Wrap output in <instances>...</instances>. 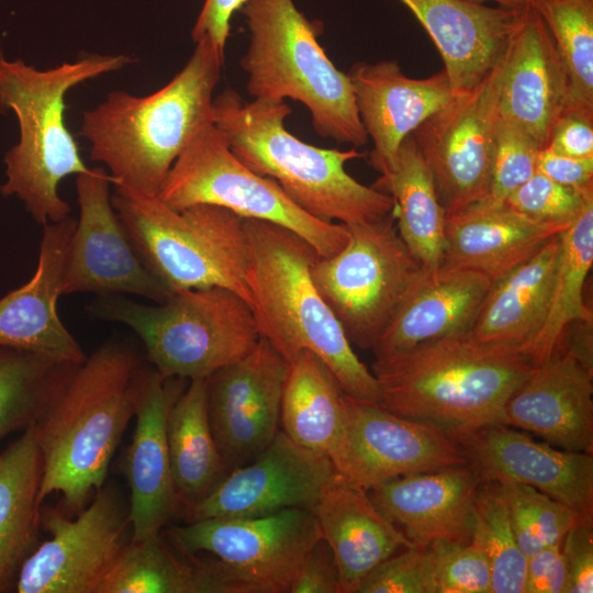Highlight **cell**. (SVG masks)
I'll list each match as a JSON object with an SVG mask.
<instances>
[{
    "label": "cell",
    "instance_id": "50",
    "mask_svg": "<svg viewBox=\"0 0 593 593\" xmlns=\"http://www.w3.org/2000/svg\"><path fill=\"white\" fill-rule=\"evenodd\" d=\"M246 0H204L191 30L193 42L200 37L211 41L216 51L225 57V46L230 36L231 18L240 10Z\"/></svg>",
    "mask_w": 593,
    "mask_h": 593
},
{
    "label": "cell",
    "instance_id": "39",
    "mask_svg": "<svg viewBox=\"0 0 593 593\" xmlns=\"http://www.w3.org/2000/svg\"><path fill=\"white\" fill-rule=\"evenodd\" d=\"M471 542L488 558L491 593H525L527 558L517 545L497 481H482L477 490Z\"/></svg>",
    "mask_w": 593,
    "mask_h": 593
},
{
    "label": "cell",
    "instance_id": "34",
    "mask_svg": "<svg viewBox=\"0 0 593 593\" xmlns=\"http://www.w3.org/2000/svg\"><path fill=\"white\" fill-rule=\"evenodd\" d=\"M372 187L392 198L398 232L414 258L427 270L439 268L446 211L412 134L403 139L395 167Z\"/></svg>",
    "mask_w": 593,
    "mask_h": 593
},
{
    "label": "cell",
    "instance_id": "41",
    "mask_svg": "<svg viewBox=\"0 0 593 593\" xmlns=\"http://www.w3.org/2000/svg\"><path fill=\"white\" fill-rule=\"evenodd\" d=\"M541 149L526 131L499 115L491 183L485 199L504 203L537 172Z\"/></svg>",
    "mask_w": 593,
    "mask_h": 593
},
{
    "label": "cell",
    "instance_id": "29",
    "mask_svg": "<svg viewBox=\"0 0 593 593\" xmlns=\"http://www.w3.org/2000/svg\"><path fill=\"white\" fill-rule=\"evenodd\" d=\"M312 511L322 538L333 551L342 593H357L363 579L381 562L414 546L374 505L367 490L338 472Z\"/></svg>",
    "mask_w": 593,
    "mask_h": 593
},
{
    "label": "cell",
    "instance_id": "24",
    "mask_svg": "<svg viewBox=\"0 0 593 593\" xmlns=\"http://www.w3.org/2000/svg\"><path fill=\"white\" fill-rule=\"evenodd\" d=\"M593 370L566 348L534 366L504 407L506 425L560 449L593 451Z\"/></svg>",
    "mask_w": 593,
    "mask_h": 593
},
{
    "label": "cell",
    "instance_id": "26",
    "mask_svg": "<svg viewBox=\"0 0 593 593\" xmlns=\"http://www.w3.org/2000/svg\"><path fill=\"white\" fill-rule=\"evenodd\" d=\"M399 1L434 42L457 91L473 88L499 64L521 10L468 0Z\"/></svg>",
    "mask_w": 593,
    "mask_h": 593
},
{
    "label": "cell",
    "instance_id": "23",
    "mask_svg": "<svg viewBox=\"0 0 593 593\" xmlns=\"http://www.w3.org/2000/svg\"><path fill=\"white\" fill-rule=\"evenodd\" d=\"M76 221L68 216L43 225L32 278L0 299V346L26 349L81 363L87 356L61 322L57 302Z\"/></svg>",
    "mask_w": 593,
    "mask_h": 593
},
{
    "label": "cell",
    "instance_id": "40",
    "mask_svg": "<svg viewBox=\"0 0 593 593\" xmlns=\"http://www.w3.org/2000/svg\"><path fill=\"white\" fill-rule=\"evenodd\" d=\"M517 545L526 558L561 544L579 515L548 494L523 483L500 482Z\"/></svg>",
    "mask_w": 593,
    "mask_h": 593
},
{
    "label": "cell",
    "instance_id": "4",
    "mask_svg": "<svg viewBox=\"0 0 593 593\" xmlns=\"http://www.w3.org/2000/svg\"><path fill=\"white\" fill-rule=\"evenodd\" d=\"M243 223L246 282L260 336L288 362L302 350L313 353L347 395L378 404L374 376L313 282L316 250L283 226L254 219Z\"/></svg>",
    "mask_w": 593,
    "mask_h": 593
},
{
    "label": "cell",
    "instance_id": "9",
    "mask_svg": "<svg viewBox=\"0 0 593 593\" xmlns=\"http://www.w3.org/2000/svg\"><path fill=\"white\" fill-rule=\"evenodd\" d=\"M113 187L112 205L138 256L170 293L221 287L253 309L240 216L211 204L177 211L157 195Z\"/></svg>",
    "mask_w": 593,
    "mask_h": 593
},
{
    "label": "cell",
    "instance_id": "11",
    "mask_svg": "<svg viewBox=\"0 0 593 593\" xmlns=\"http://www.w3.org/2000/svg\"><path fill=\"white\" fill-rule=\"evenodd\" d=\"M346 226L345 246L317 257L311 275L349 343L371 349L425 268L401 238L393 210Z\"/></svg>",
    "mask_w": 593,
    "mask_h": 593
},
{
    "label": "cell",
    "instance_id": "20",
    "mask_svg": "<svg viewBox=\"0 0 593 593\" xmlns=\"http://www.w3.org/2000/svg\"><path fill=\"white\" fill-rule=\"evenodd\" d=\"M499 115L545 148L552 127L569 104V81L553 40L529 2L499 63Z\"/></svg>",
    "mask_w": 593,
    "mask_h": 593
},
{
    "label": "cell",
    "instance_id": "5",
    "mask_svg": "<svg viewBox=\"0 0 593 593\" xmlns=\"http://www.w3.org/2000/svg\"><path fill=\"white\" fill-rule=\"evenodd\" d=\"M291 108L282 100L246 102L233 89L213 99L212 121L232 153L254 172L273 179L306 213L323 221L359 224L393 210L392 198L354 179L347 161L356 148L326 149L300 141L284 127Z\"/></svg>",
    "mask_w": 593,
    "mask_h": 593
},
{
    "label": "cell",
    "instance_id": "32",
    "mask_svg": "<svg viewBox=\"0 0 593 593\" xmlns=\"http://www.w3.org/2000/svg\"><path fill=\"white\" fill-rule=\"evenodd\" d=\"M42 456L35 424L0 452V593L15 583L40 527Z\"/></svg>",
    "mask_w": 593,
    "mask_h": 593
},
{
    "label": "cell",
    "instance_id": "43",
    "mask_svg": "<svg viewBox=\"0 0 593 593\" xmlns=\"http://www.w3.org/2000/svg\"><path fill=\"white\" fill-rule=\"evenodd\" d=\"M591 201L593 193L561 186L537 171L505 203L532 220L568 227Z\"/></svg>",
    "mask_w": 593,
    "mask_h": 593
},
{
    "label": "cell",
    "instance_id": "30",
    "mask_svg": "<svg viewBox=\"0 0 593 593\" xmlns=\"http://www.w3.org/2000/svg\"><path fill=\"white\" fill-rule=\"evenodd\" d=\"M97 593H266L220 559L175 553L160 534L128 542Z\"/></svg>",
    "mask_w": 593,
    "mask_h": 593
},
{
    "label": "cell",
    "instance_id": "17",
    "mask_svg": "<svg viewBox=\"0 0 593 593\" xmlns=\"http://www.w3.org/2000/svg\"><path fill=\"white\" fill-rule=\"evenodd\" d=\"M337 473L331 458L278 430L249 462L234 468L199 502L186 506L189 522L251 517L286 508L312 510Z\"/></svg>",
    "mask_w": 593,
    "mask_h": 593
},
{
    "label": "cell",
    "instance_id": "28",
    "mask_svg": "<svg viewBox=\"0 0 593 593\" xmlns=\"http://www.w3.org/2000/svg\"><path fill=\"white\" fill-rule=\"evenodd\" d=\"M568 227L532 220L505 202L483 198L446 213L440 266L474 270L494 282Z\"/></svg>",
    "mask_w": 593,
    "mask_h": 593
},
{
    "label": "cell",
    "instance_id": "12",
    "mask_svg": "<svg viewBox=\"0 0 593 593\" xmlns=\"http://www.w3.org/2000/svg\"><path fill=\"white\" fill-rule=\"evenodd\" d=\"M40 525L51 538L23 561L18 593H97L123 549L128 517L110 489H99L75 519L40 507Z\"/></svg>",
    "mask_w": 593,
    "mask_h": 593
},
{
    "label": "cell",
    "instance_id": "14",
    "mask_svg": "<svg viewBox=\"0 0 593 593\" xmlns=\"http://www.w3.org/2000/svg\"><path fill=\"white\" fill-rule=\"evenodd\" d=\"M497 76L499 64L412 133L446 213L489 192L499 121Z\"/></svg>",
    "mask_w": 593,
    "mask_h": 593
},
{
    "label": "cell",
    "instance_id": "51",
    "mask_svg": "<svg viewBox=\"0 0 593 593\" xmlns=\"http://www.w3.org/2000/svg\"><path fill=\"white\" fill-rule=\"evenodd\" d=\"M477 3H485V2H495L499 4V7L507 8V9H522L524 8L529 0H468Z\"/></svg>",
    "mask_w": 593,
    "mask_h": 593
},
{
    "label": "cell",
    "instance_id": "46",
    "mask_svg": "<svg viewBox=\"0 0 593 593\" xmlns=\"http://www.w3.org/2000/svg\"><path fill=\"white\" fill-rule=\"evenodd\" d=\"M290 593H342L333 551L323 538L305 556Z\"/></svg>",
    "mask_w": 593,
    "mask_h": 593
},
{
    "label": "cell",
    "instance_id": "2",
    "mask_svg": "<svg viewBox=\"0 0 593 593\" xmlns=\"http://www.w3.org/2000/svg\"><path fill=\"white\" fill-rule=\"evenodd\" d=\"M533 367L522 347L481 343L466 333L376 359L371 372L379 406L455 438L506 424L505 404Z\"/></svg>",
    "mask_w": 593,
    "mask_h": 593
},
{
    "label": "cell",
    "instance_id": "48",
    "mask_svg": "<svg viewBox=\"0 0 593 593\" xmlns=\"http://www.w3.org/2000/svg\"><path fill=\"white\" fill-rule=\"evenodd\" d=\"M568 573L561 544L527 558L525 593H567Z\"/></svg>",
    "mask_w": 593,
    "mask_h": 593
},
{
    "label": "cell",
    "instance_id": "42",
    "mask_svg": "<svg viewBox=\"0 0 593 593\" xmlns=\"http://www.w3.org/2000/svg\"><path fill=\"white\" fill-rule=\"evenodd\" d=\"M426 549L436 593H491L488 558L471 541L436 540Z\"/></svg>",
    "mask_w": 593,
    "mask_h": 593
},
{
    "label": "cell",
    "instance_id": "36",
    "mask_svg": "<svg viewBox=\"0 0 593 593\" xmlns=\"http://www.w3.org/2000/svg\"><path fill=\"white\" fill-rule=\"evenodd\" d=\"M560 256L544 323L524 348L534 366L560 351L562 337L572 323H592L583 300L586 277L593 265V201L560 234Z\"/></svg>",
    "mask_w": 593,
    "mask_h": 593
},
{
    "label": "cell",
    "instance_id": "35",
    "mask_svg": "<svg viewBox=\"0 0 593 593\" xmlns=\"http://www.w3.org/2000/svg\"><path fill=\"white\" fill-rule=\"evenodd\" d=\"M167 443L179 502L184 507L192 505L208 495L225 472L210 425L205 379L191 380L174 401Z\"/></svg>",
    "mask_w": 593,
    "mask_h": 593
},
{
    "label": "cell",
    "instance_id": "6",
    "mask_svg": "<svg viewBox=\"0 0 593 593\" xmlns=\"http://www.w3.org/2000/svg\"><path fill=\"white\" fill-rule=\"evenodd\" d=\"M124 54H89L46 70L0 55V111L16 115L20 139L4 156V195H16L42 225L69 216L60 181L90 170L65 122L67 92L133 63Z\"/></svg>",
    "mask_w": 593,
    "mask_h": 593
},
{
    "label": "cell",
    "instance_id": "18",
    "mask_svg": "<svg viewBox=\"0 0 593 593\" xmlns=\"http://www.w3.org/2000/svg\"><path fill=\"white\" fill-rule=\"evenodd\" d=\"M287 371L288 361L260 337L246 356L205 379L210 425L225 471L253 460L278 433Z\"/></svg>",
    "mask_w": 593,
    "mask_h": 593
},
{
    "label": "cell",
    "instance_id": "1",
    "mask_svg": "<svg viewBox=\"0 0 593 593\" xmlns=\"http://www.w3.org/2000/svg\"><path fill=\"white\" fill-rule=\"evenodd\" d=\"M143 369L136 354L116 342L69 367L35 423L42 456L40 506L60 493L66 512L78 514L102 488L135 415Z\"/></svg>",
    "mask_w": 593,
    "mask_h": 593
},
{
    "label": "cell",
    "instance_id": "33",
    "mask_svg": "<svg viewBox=\"0 0 593 593\" xmlns=\"http://www.w3.org/2000/svg\"><path fill=\"white\" fill-rule=\"evenodd\" d=\"M345 392L313 353L300 351L288 362L280 425L296 444L333 459L343 438Z\"/></svg>",
    "mask_w": 593,
    "mask_h": 593
},
{
    "label": "cell",
    "instance_id": "15",
    "mask_svg": "<svg viewBox=\"0 0 593 593\" xmlns=\"http://www.w3.org/2000/svg\"><path fill=\"white\" fill-rule=\"evenodd\" d=\"M114 180L103 167L77 175L79 219L70 239L61 292L134 294L155 303L171 293L138 256L111 202Z\"/></svg>",
    "mask_w": 593,
    "mask_h": 593
},
{
    "label": "cell",
    "instance_id": "25",
    "mask_svg": "<svg viewBox=\"0 0 593 593\" xmlns=\"http://www.w3.org/2000/svg\"><path fill=\"white\" fill-rule=\"evenodd\" d=\"M482 479L470 463L412 473L367 490L374 505L416 547L471 541L473 504Z\"/></svg>",
    "mask_w": 593,
    "mask_h": 593
},
{
    "label": "cell",
    "instance_id": "22",
    "mask_svg": "<svg viewBox=\"0 0 593 593\" xmlns=\"http://www.w3.org/2000/svg\"><path fill=\"white\" fill-rule=\"evenodd\" d=\"M171 380L155 369L145 368L139 380L136 425L125 465L131 490L127 517L132 541L159 535L180 503L167 443L168 414L179 395Z\"/></svg>",
    "mask_w": 593,
    "mask_h": 593
},
{
    "label": "cell",
    "instance_id": "45",
    "mask_svg": "<svg viewBox=\"0 0 593 593\" xmlns=\"http://www.w3.org/2000/svg\"><path fill=\"white\" fill-rule=\"evenodd\" d=\"M567 593L593 592V516H579L561 541Z\"/></svg>",
    "mask_w": 593,
    "mask_h": 593
},
{
    "label": "cell",
    "instance_id": "19",
    "mask_svg": "<svg viewBox=\"0 0 593 593\" xmlns=\"http://www.w3.org/2000/svg\"><path fill=\"white\" fill-rule=\"evenodd\" d=\"M482 481L530 485L593 516V456L553 448L510 425H488L454 438Z\"/></svg>",
    "mask_w": 593,
    "mask_h": 593
},
{
    "label": "cell",
    "instance_id": "21",
    "mask_svg": "<svg viewBox=\"0 0 593 593\" xmlns=\"http://www.w3.org/2000/svg\"><path fill=\"white\" fill-rule=\"evenodd\" d=\"M347 75L360 121L373 143L369 164L380 175L395 167L403 139L462 92L451 87L444 70L411 78L396 60L359 61Z\"/></svg>",
    "mask_w": 593,
    "mask_h": 593
},
{
    "label": "cell",
    "instance_id": "47",
    "mask_svg": "<svg viewBox=\"0 0 593 593\" xmlns=\"http://www.w3.org/2000/svg\"><path fill=\"white\" fill-rule=\"evenodd\" d=\"M548 150L573 158L593 157V118L566 110L555 123Z\"/></svg>",
    "mask_w": 593,
    "mask_h": 593
},
{
    "label": "cell",
    "instance_id": "10",
    "mask_svg": "<svg viewBox=\"0 0 593 593\" xmlns=\"http://www.w3.org/2000/svg\"><path fill=\"white\" fill-rule=\"evenodd\" d=\"M157 197L177 211L211 204L242 219L283 226L306 240L320 257L334 255L349 238L345 224L312 216L273 179L245 166L213 122L202 127L177 157Z\"/></svg>",
    "mask_w": 593,
    "mask_h": 593
},
{
    "label": "cell",
    "instance_id": "44",
    "mask_svg": "<svg viewBox=\"0 0 593 593\" xmlns=\"http://www.w3.org/2000/svg\"><path fill=\"white\" fill-rule=\"evenodd\" d=\"M357 593H436L426 547L392 555L363 579Z\"/></svg>",
    "mask_w": 593,
    "mask_h": 593
},
{
    "label": "cell",
    "instance_id": "13",
    "mask_svg": "<svg viewBox=\"0 0 593 593\" xmlns=\"http://www.w3.org/2000/svg\"><path fill=\"white\" fill-rule=\"evenodd\" d=\"M167 536L179 552L212 553L266 593H290L305 556L322 538L313 511L304 507L189 522L170 528Z\"/></svg>",
    "mask_w": 593,
    "mask_h": 593
},
{
    "label": "cell",
    "instance_id": "16",
    "mask_svg": "<svg viewBox=\"0 0 593 593\" xmlns=\"http://www.w3.org/2000/svg\"><path fill=\"white\" fill-rule=\"evenodd\" d=\"M345 428L332 461L336 471L369 490L391 479L469 462L440 428L391 413L345 393Z\"/></svg>",
    "mask_w": 593,
    "mask_h": 593
},
{
    "label": "cell",
    "instance_id": "38",
    "mask_svg": "<svg viewBox=\"0 0 593 593\" xmlns=\"http://www.w3.org/2000/svg\"><path fill=\"white\" fill-rule=\"evenodd\" d=\"M545 22L566 69V110L593 118V0H529Z\"/></svg>",
    "mask_w": 593,
    "mask_h": 593
},
{
    "label": "cell",
    "instance_id": "27",
    "mask_svg": "<svg viewBox=\"0 0 593 593\" xmlns=\"http://www.w3.org/2000/svg\"><path fill=\"white\" fill-rule=\"evenodd\" d=\"M492 283L485 275L470 269H425L371 348L376 359L470 333Z\"/></svg>",
    "mask_w": 593,
    "mask_h": 593
},
{
    "label": "cell",
    "instance_id": "49",
    "mask_svg": "<svg viewBox=\"0 0 593 593\" xmlns=\"http://www.w3.org/2000/svg\"><path fill=\"white\" fill-rule=\"evenodd\" d=\"M537 171L561 186L584 194L593 193V157L573 158L542 148Z\"/></svg>",
    "mask_w": 593,
    "mask_h": 593
},
{
    "label": "cell",
    "instance_id": "31",
    "mask_svg": "<svg viewBox=\"0 0 593 593\" xmlns=\"http://www.w3.org/2000/svg\"><path fill=\"white\" fill-rule=\"evenodd\" d=\"M560 234L492 283L470 331L474 339L523 349L533 340L548 309L560 256Z\"/></svg>",
    "mask_w": 593,
    "mask_h": 593
},
{
    "label": "cell",
    "instance_id": "8",
    "mask_svg": "<svg viewBox=\"0 0 593 593\" xmlns=\"http://www.w3.org/2000/svg\"><path fill=\"white\" fill-rule=\"evenodd\" d=\"M90 312L135 332L148 361L168 379H206L246 356L261 337L253 309L221 287L176 291L155 305L100 296Z\"/></svg>",
    "mask_w": 593,
    "mask_h": 593
},
{
    "label": "cell",
    "instance_id": "7",
    "mask_svg": "<svg viewBox=\"0 0 593 593\" xmlns=\"http://www.w3.org/2000/svg\"><path fill=\"white\" fill-rule=\"evenodd\" d=\"M240 11L249 33L248 48L240 58L248 94L299 101L321 137L365 145L369 137L350 79L318 43L323 23L307 19L293 0H246Z\"/></svg>",
    "mask_w": 593,
    "mask_h": 593
},
{
    "label": "cell",
    "instance_id": "37",
    "mask_svg": "<svg viewBox=\"0 0 593 593\" xmlns=\"http://www.w3.org/2000/svg\"><path fill=\"white\" fill-rule=\"evenodd\" d=\"M77 363L0 346V441L35 424L57 384Z\"/></svg>",
    "mask_w": 593,
    "mask_h": 593
},
{
    "label": "cell",
    "instance_id": "3",
    "mask_svg": "<svg viewBox=\"0 0 593 593\" xmlns=\"http://www.w3.org/2000/svg\"><path fill=\"white\" fill-rule=\"evenodd\" d=\"M184 67L144 97L115 90L82 115L80 134L90 158L109 168L113 186L158 195L177 157L212 123L213 92L225 57L206 37L195 42Z\"/></svg>",
    "mask_w": 593,
    "mask_h": 593
}]
</instances>
